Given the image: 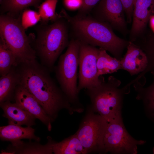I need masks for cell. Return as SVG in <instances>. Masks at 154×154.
Returning a JSON list of instances; mask_svg holds the SVG:
<instances>
[{"label": "cell", "mask_w": 154, "mask_h": 154, "mask_svg": "<svg viewBox=\"0 0 154 154\" xmlns=\"http://www.w3.org/2000/svg\"><path fill=\"white\" fill-rule=\"evenodd\" d=\"M16 67L19 84L36 98L53 121L62 109H66L70 114L79 113L51 77L49 70L36 59L21 62Z\"/></svg>", "instance_id": "6da1fadb"}, {"label": "cell", "mask_w": 154, "mask_h": 154, "mask_svg": "<svg viewBox=\"0 0 154 154\" xmlns=\"http://www.w3.org/2000/svg\"><path fill=\"white\" fill-rule=\"evenodd\" d=\"M69 25L71 38L109 52L117 59L120 60L123 52L129 43L120 38L114 33L107 24L100 21L89 14L69 15L64 9L60 13Z\"/></svg>", "instance_id": "7a4b0ae2"}, {"label": "cell", "mask_w": 154, "mask_h": 154, "mask_svg": "<svg viewBox=\"0 0 154 154\" xmlns=\"http://www.w3.org/2000/svg\"><path fill=\"white\" fill-rule=\"evenodd\" d=\"M135 82L134 79L120 88L121 82L115 77L109 76L106 81L102 77L99 84L86 89L90 107L108 123L122 120L121 110L124 97L130 92V86Z\"/></svg>", "instance_id": "3957f363"}, {"label": "cell", "mask_w": 154, "mask_h": 154, "mask_svg": "<svg viewBox=\"0 0 154 154\" xmlns=\"http://www.w3.org/2000/svg\"><path fill=\"white\" fill-rule=\"evenodd\" d=\"M38 26L34 50L42 64L52 71L56 61L69 44V25L64 18L61 17L51 24Z\"/></svg>", "instance_id": "277c9868"}, {"label": "cell", "mask_w": 154, "mask_h": 154, "mask_svg": "<svg viewBox=\"0 0 154 154\" xmlns=\"http://www.w3.org/2000/svg\"><path fill=\"white\" fill-rule=\"evenodd\" d=\"M79 48V41L71 38L66 52L60 56L54 70L60 87L70 103L76 108H82L77 88Z\"/></svg>", "instance_id": "5b68a950"}, {"label": "cell", "mask_w": 154, "mask_h": 154, "mask_svg": "<svg viewBox=\"0 0 154 154\" xmlns=\"http://www.w3.org/2000/svg\"><path fill=\"white\" fill-rule=\"evenodd\" d=\"M21 22V16L18 18L7 14L0 17V38L15 54L17 66L20 63L36 58V53L31 46V39L27 35Z\"/></svg>", "instance_id": "8992f818"}, {"label": "cell", "mask_w": 154, "mask_h": 154, "mask_svg": "<svg viewBox=\"0 0 154 154\" xmlns=\"http://www.w3.org/2000/svg\"><path fill=\"white\" fill-rule=\"evenodd\" d=\"M108 122L90 106L76 134L86 154L103 153L104 137Z\"/></svg>", "instance_id": "52a82bcc"}, {"label": "cell", "mask_w": 154, "mask_h": 154, "mask_svg": "<svg viewBox=\"0 0 154 154\" xmlns=\"http://www.w3.org/2000/svg\"><path fill=\"white\" fill-rule=\"evenodd\" d=\"M146 142L137 140L128 133L123 120L108 123L103 140V153L113 154H136L137 146Z\"/></svg>", "instance_id": "ba28073f"}, {"label": "cell", "mask_w": 154, "mask_h": 154, "mask_svg": "<svg viewBox=\"0 0 154 154\" xmlns=\"http://www.w3.org/2000/svg\"><path fill=\"white\" fill-rule=\"evenodd\" d=\"M79 41V71L77 88L79 93L83 89L98 85L102 78V77L98 75L97 65L100 48Z\"/></svg>", "instance_id": "9c48e42d"}, {"label": "cell", "mask_w": 154, "mask_h": 154, "mask_svg": "<svg viewBox=\"0 0 154 154\" xmlns=\"http://www.w3.org/2000/svg\"><path fill=\"white\" fill-rule=\"evenodd\" d=\"M124 13L121 0H100L89 14L125 36L128 31Z\"/></svg>", "instance_id": "30bf717a"}, {"label": "cell", "mask_w": 154, "mask_h": 154, "mask_svg": "<svg viewBox=\"0 0 154 154\" xmlns=\"http://www.w3.org/2000/svg\"><path fill=\"white\" fill-rule=\"evenodd\" d=\"M154 13V0H135L129 41L134 42L144 33Z\"/></svg>", "instance_id": "8fae6325"}, {"label": "cell", "mask_w": 154, "mask_h": 154, "mask_svg": "<svg viewBox=\"0 0 154 154\" xmlns=\"http://www.w3.org/2000/svg\"><path fill=\"white\" fill-rule=\"evenodd\" d=\"M14 98L15 103L40 120L50 131L53 121L47 115L36 98L25 88L20 84L16 87Z\"/></svg>", "instance_id": "7c38bea8"}, {"label": "cell", "mask_w": 154, "mask_h": 154, "mask_svg": "<svg viewBox=\"0 0 154 154\" xmlns=\"http://www.w3.org/2000/svg\"><path fill=\"white\" fill-rule=\"evenodd\" d=\"M125 54L120 60L121 69L128 72L131 76L137 75L146 69L148 64L147 56L143 50L129 41Z\"/></svg>", "instance_id": "4fadbf2b"}, {"label": "cell", "mask_w": 154, "mask_h": 154, "mask_svg": "<svg viewBox=\"0 0 154 154\" xmlns=\"http://www.w3.org/2000/svg\"><path fill=\"white\" fill-rule=\"evenodd\" d=\"M0 137L3 141H9L12 146H16L23 141L22 139H33L39 142L40 138L35 134V129L31 126L23 127L20 125L8 124L0 127Z\"/></svg>", "instance_id": "5bb4252c"}, {"label": "cell", "mask_w": 154, "mask_h": 154, "mask_svg": "<svg viewBox=\"0 0 154 154\" xmlns=\"http://www.w3.org/2000/svg\"><path fill=\"white\" fill-rule=\"evenodd\" d=\"M3 111V116L8 119L9 124L31 126L35 124L36 119L32 115L21 108L16 103L8 101L0 103Z\"/></svg>", "instance_id": "9a60e30c"}, {"label": "cell", "mask_w": 154, "mask_h": 154, "mask_svg": "<svg viewBox=\"0 0 154 154\" xmlns=\"http://www.w3.org/2000/svg\"><path fill=\"white\" fill-rule=\"evenodd\" d=\"M153 80L149 86L145 87V78L139 79L133 84L137 93L136 98L142 102L145 114L154 123V76Z\"/></svg>", "instance_id": "2e32d148"}, {"label": "cell", "mask_w": 154, "mask_h": 154, "mask_svg": "<svg viewBox=\"0 0 154 154\" xmlns=\"http://www.w3.org/2000/svg\"><path fill=\"white\" fill-rule=\"evenodd\" d=\"M19 84L18 74L16 66L0 78V103L9 101L14 98L17 86Z\"/></svg>", "instance_id": "e0dca14e"}, {"label": "cell", "mask_w": 154, "mask_h": 154, "mask_svg": "<svg viewBox=\"0 0 154 154\" xmlns=\"http://www.w3.org/2000/svg\"><path fill=\"white\" fill-rule=\"evenodd\" d=\"M52 149L55 154H86L76 133L58 143L53 141Z\"/></svg>", "instance_id": "ac0fdd59"}, {"label": "cell", "mask_w": 154, "mask_h": 154, "mask_svg": "<svg viewBox=\"0 0 154 154\" xmlns=\"http://www.w3.org/2000/svg\"><path fill=\"white\" fill-rule=\"evenodd\" d=\"M48 139L47 143L44 145L36 143H25L23 141L17 146L11 145L1 154H52V140L49 137Z\"/></svg>", "instance_id": "d6986e66"}, {"label": "cell", "mask_w": 154, "mask_h": 154, "mask_svg": "<svg viewBox=\"0 0 154 154\" xmlns=\"http://www.w3.org/2000/svg\"><path fill=\"white\" fill-rule=\"evenodd\" d=\"M135 44L143 50L147 58V67L142 73L145 75L150 72L154 76V33L152 32L146 36L143 35Z\"/></svg>", "instance_id": "ffe728a7"}, {"label": "cell", "mask_w": 154, "mask_h": 154, "mask_svg": "<svg viewBox=\"0 0 154 154\" xmlns=\"http://www.w3.org/2000/svg\"><path fill=\"white\" fill-rule=\"evenodd\" d=\"M97 65L99 76L117 72L121 69L120 60L111 57L104 50L100 48Z\"/></svg>", "instance_id": "44dd1931"}, {"label": "cell", "mask_w": 154, "mask_h": 154, "mask_svg": "<svg viewBox=\"0 0 154 154\" xmlns=\"http://www.w3.org/2000/svg\"><path fill=\"white\" fill-rule=\"evenodd\" d=\"M43 0H3L1 3V10L12 16L21 13L26 8L31 6L38 7Z\"/></svg>", "instance_id": "7402d4cb"}, {"label": "cell", "mask_w": 154, "mask_h": 154, "mask_svg": "<svg viewBox=\"0 0 154 154\" xmlns=\"http://www.w3.org/2000/svg\"><path fill=\"white\" fill-rule=\"evenodd\" d=\"M17 66L16 56L5 42L0 39V74L1 76L9 72L12 67Z\"/></svg>", "instance_id": "603a6c76"}, {"label": "cell", "mask_w": 154, "mask_h": 154, "mask_svg": "<svg viewBox=\"0 0 154 154\" xmlns=\"http://www.w3.org/2000/svg\"><path fill=\"white\" fill-rule=\"evenodd\" d=\"M58 1V0H45L38 7L42 24H47L49 21L54 22L61 18L60 14L55 12Z\"/></svg>", "instance_id": "cb8c5ba5"}, {"label": "cell", "mask_w": 154, "mask_h": 154, "mask_svg": "<svg viewBox=\"0 0 154 154\" xmlns=\"http://www.w3.org/2000/svg\"><path fill=\"white\" fill-rule=\"evenodd\" d=\"M20 16L21 24L25 29L34 26L41 20L38 12L30 9L23 10Z\"/></svg>", "instance_id": "d4e9b609"}, {"label": "cell", "mask_w": 154, "mask_h": 154, "mask_svg": "<svg viewBox=\"0 0 154 154\" xmlns=\"http://www.w3.org/2000/svg\"><path fill=\"white\" fill-rule=\"evenodd\" d=\"M100 0H82V3L77 14L80 15L89 14Z\"/></svg>", "instance_id": "484cf974"}, {"label": "cell", "mask_w": 154, "mask_h": 154, "mask_svg": "<svg viewBox=\"0 0 154 154\" xmlns=\"http://www.w3.org/2000/svg\"><path fill=\"white\" fill-rule=\"evenodd\" d=\"M125 13L126 21L131 23L132 22V16L135 0H121Z\"/></svg>", "instance_id": "4316f807"}, {"label": "cell", "mask_w": 154, "mask_h": 154, "mask_svg": "<svg viewBox=\"0 0 154 154\" xmlns=\"http://www.w3.org/2000/svg\"><path fill=\"white\" fill-rule=\"evenodd\" d=\"M65 7L72 10L79 9L82 3V0H64Z\"/></svg>", "instance_id": "83f0119b"}, {"label": "cell", "mask_w": 154, "mask_h": 154, "mask_svg": "<svg viewBox=\"0 0 154 154\" xmlns=\"http://www.w3.org/2000/svg\"><path fill=\"white\" fill-rule=\"evenodd\" d=\"M149 25L153 33H154V15H151L149 19Z\"/></svg>", "instance_id": "f1b7e54d"}, {"label": "cell", "mask_w": 154, "mask_h": 154, "mask_svg": "<svg viewBox=\"0 0 154 154\" xmlns=\"http://www.w3.org/2000/svg\"><path fill=\"white\" fill-rule=\"evenodd\" d=\"M2 1H3V0H0V3H1V2H2Z\"/></svg>", "instance_id": "f546056e"}]
</instances>
